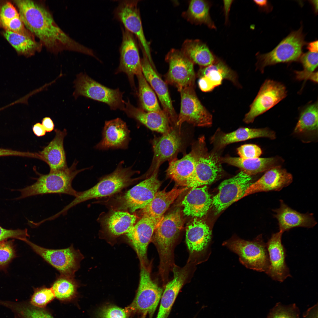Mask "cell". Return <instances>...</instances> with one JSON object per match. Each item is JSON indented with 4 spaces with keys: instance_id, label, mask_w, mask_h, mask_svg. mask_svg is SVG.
I'll return each mask as SVG.
<instances>
[{
    "instance_id": "cell-1",
    "label": "cell",
    "mask_w": 318,
    "mask_h": 318,
    "mask_svg": "<svg viewBox=\"0 0 318 318\" xmlns=\"http://www.w3.org/2000/svg\"><path fill=\"white\" fill-rule=\"evenodd\" d=\"M25 27L50 52L57 53L64 51L76 52L96 58L91 49L73 39L57 25L47 9L30 0L14 1Z\"/></svg>"
},
{
    "instance_id": "cell-2",
    "label": "cell",
    "mask_w": 318,
    "mask_h": 318,
    "mask_svg": "<svg viewBox=\"0 0 318 318\" xmlns=\"http://www.w3.org/2000/svg\"><path fill=\"white\" fill-rule=\"evenodd\" d=\"M183 222L181 210L176 208L163 216L153 233L151 240L159 254V272L163 281L168 280L169 272L174 264V247Z\"/></svg>"
},
{
    "instance_id": "cell-3",
    "label": "cell",
    "mask_w": 318,
    "mask_h": 318,
    "mask_svg": "<svg viewBox=\"0 0 318 318\" xmlns=\"http://www.w3.org/2000/svg\"><path fill=\"white\" fill-rule=\"evenodd\" d=\"M124 161H121L113 172L102 177L94 186L79 192L78 195L60 211L59 213L64 215L72 208L89 200L112 196L134 183L139 178L132 177L139 172L133 170L132 166L124 167Z\"/></svg>"
},
{
    "instance_id": "cell-4",
    "label": "cell",
    "mask_w": 318,
    "mask_h": 318,
    "mask_svg": "<svg viewBox=\"0 0 318 318\" xmlns=\"http://www.w3.org/2000/svg\"><path fill=\"white\" fill-rule=\"evenodd\" d=\"M78 162L75 161L70 167L46 174H39L36 181L24 188L14 190L20 192V196L16 200L30 196L48 194H63L76 197L79 193L73 188L72 183L79 173L92 167L77 170Z\"/></svg>"
},
{
    "instance_id": "cell-5",
    "label": "cell",
    "mask_w": 318,
    "mask_h": 318,
    "mask_svg": "<svg viewBox=\"0 0 318 318\" xmlns=\"http://www.w3.org/2000/svg\"><path fill=\"white\" fill-rule=\"evenodd\" d=\"M158 170L125 193L104 201L111 209L132 213L145 208L158 191L161 182L158 179Z\"/></svg>"
},
{
    "instance_id": "cell-6",
    "label": "cell",
    "mask_w": 318,
    "mask_h": 318,
    "mask_svg": "<svg viewBox=\"0 0 318 318\" xmlns=\"http://www.w3.org/2000/svg\"><path fill=\"white\" fill-rule=\"evenodd\" d=\"M205 138L202 137L192 146L195 158L194 171L187 181L186 186L195 188L210 184L214 181L222 171L220 158L216 154L209 152Z\"/></svg>"
},
{
    "instance_id": "cell-7",
    "label": "cell",
    "mask_w": 318,
    "mask_h": 318,
    "mask_svg": "<svg viewBox=\"0 0 318 318\" xmlns=\"http://www.w3.org/2000/svg\"><path fill=\"white\" fill-rule=\"evenodd\" d=\"M261 234L252 241L233 237L224 241L225 246L238 255L240 262L247 268L265 272L269 265L266 243Z\"/></svg>"
},
{
    "instance_id": "cell-8",
    "label": "cell",
    "mask_w": 318,
    "mask_h": 318,
    "mask_svg": "<svg viewBox=\"0 0 318 318\" xmlns=\"http://www.w3.org/2000/svg\"><path fill=\"white\" fill-rule=\"evenodd\" d=\"M302 29L301 26L298 30L292 31L271 52L257 54V68L263 72L267 66L299 60L302 54L303 47L306 44Z\"/></svg>"
},
{
    "instance_id": "cell-9",
    "label": "cell",
    "mask_w": 318,
    "mask_h": 318,
    "mask_svg": "<svg viewBox=\"0 0 318 318\" xmlns=\"http://www.w3.org/2000/svg\"><path fill=\"white\" fill-rule=\"evenodd\" d=\"M74 83L75 89L73 95L75 99L79 96H83L105 103L112 110L124 111L125 101L122 97L124 92L118 88L107 87L83 73L77 75Z\"/></svg>"
},
{
    "instance_id": "cell-10",
    "label": "cell",
    "mask_w": 318,
    "mask_h": 318,
    "mask_svg": "<svg viewBox=\"0 0 318 318\" xmlns=\"http://www.w3.org/2000/svg\"><path fill=\"white\" fill-rule=\"evenodd\" d=\"M148 264L140 263L139 283L135 297L126 309L130 314L145 313L152 318L160 301L163 289L152 279Z\"/></svg>"
},
{
    "instance_id": "cell-11",
    "label": "cell",
    "mask_w": 318,
    "mask_h": 318,
    "mask_svg": "<svg viewBox=\"0 0 318 318\" xmlns=\"http://www.w3.org/2000/svg\"><path fill=\"white\" fill-rule=\"evenodd\" d=\"M45 261L57 269L60 275L74 278L84 256L73 245L65 249H50L41 247L29 241H24Z\"/></svg>"
},
{
    "instance_id": "cell-12",
    "label": "cell",
    "mask_w": 318,
    "mask_h": 318,
    "mask_svg": "<svg viewBox=\"0 0 318 318\" xmlns=\"http://www.w3.org/2000/svg\"><path fill=\"white\" fill-rule=\"evenodd\" d=\"M165 60L169 66L165 76L166 83L175 86L179 92L185 88L194 87V63L181 50H170L166 56Z\"/></svg>"
},
{
    "instance_id": "cell-13",
    "label": "cell",
    "mask_w": 318,
    "mask_h": 318,
    "mask_svg": "<svg viewBox=\"0 0 318 318\" xmlns=\"http://www.w3.org/2000/svg\"><path fill=\"white\" fill-rule=\"evenodd\" d=\"M180 110L177 126L180 129L185 122L196 126L207 127L212 123V115L202 105L197 96L194 87H189L180 92Z\"/></svg>"
},
{
    "instance_id": "cell-14",
    "label": "cell",
    "mask_w": 318,
    "mask_h": 318,
    "mask_svg": "<svg viewBox=\"0 0 318 318\" xmlns=\"http://www.w3.org/2000/svg\"><path fill=\"white\" fill-rule=\"evenodd\" d=\"M212 232L204 221L195 218L186 229V241L190 258L199 263L207 260L211 252Z\"/></svg>"
},
{
    "instance_id": "cell-15",
    "label": "cell",
    "mask_w": 318,
    "mask_h": 318,
    "mask_svg": "<svg viewBox=\"0 0 318 318\" xmlns=\"http://www.w3.org/2000/svg\"><path fill=\"white\" fill-rule=\"evenodd\" d=\"M251 177L241 171L235 176L220 184L217 194L212 198L216 214L220 213L232 203L243 198L251 184Z\"/></svg>"
},
{
    "instance_id": "cell-16",
    "label": "cell",
    "mask_w": 318,
    "mask_h": 318,
    "mask_svg": "<svg viewBox=\"0 0 318 318\" xmlns=\"http://www.w3.org/2000/svg\"><path fill=\"white\" fill-rule=\"evenodd\" d=\"M139 0L120 1L115 9V17L123 25L125 28L135 35L139 41L151 65L154 66L151 58L149 43L145 36L139 9Z\"/></svg>"
},
{
    "instance_id": "cell-17",
    "label": "cell",
    "mask_w": 318,
    "mask_h": 318,
    "mask_svg": "<svg viewBox=\"0 0 318 318\" xmlns=\"http://www.w3.org/2000/svg\"><path fill=\"white\" fill-rule=\"evenodd\" d=\"M286 95V88L282 84L273 80H266L250 105L244 121L247 123L253 122L257 117L274 107Z\"/></svg>"
},
{
    "instance_id": "cell-18",
    "label": "cell",
    "mask_w": 318,
    "mask_h": 318,
    "mask_svg": "<svg viewBox=\"0 0 318 318\" xmlns=\"http://www.w3.org/2000/svg\"><path fill=\"white\" fill-rule=\"evenodd\" d=\"M122 42L120 49V61L115 74L123 72L127 75L130 85L135 92L136 90L134 76L142 73L141 60L134 35L122 28Z\"/></svg>"
},
{
    "instance_id": "cell-19",
    "label": "cell",
    "mask_w": 318,
    "mask_h": 318,
    "mask_svg": "<svg viewBox=\"0 0 318 318\" xmlns=\"http://www.w3.org/2000/svg\"><path fill=\"white\" fill-rule=\"evenodd\" d=\"M182 143L181 129L177 127H173L162 136L155 137L152 141L154 154L149 173L151 175L164 162L176 158Z\"/></svg>"
},
{
    "instance_id": "cell-20",
    "label": "cell",
    "mask_w": 318,
    "mask_h": 318,
    "mask_svg": "<svg viewBox=\"0 0 318 318\" xmlns=\"http://www.w3.org/2000/svg\"><path fill=\"white\" fill-rule=\"evenodd\" d=\"M196 265L188 260L182 267L173 265V279L165 285L160 299V304L156 318H167L179 292L195 269Z\"/></svg>"
},
{
    "instance_id": "cell-21",
    "label": "cell",
    "mask_w": 318,
    "mask_h": 318,
    "mask_svg": "<svg viewBox=\"0 0 318 318\" xmlns=\"http://www.w3.org/2000/svg\"><path fill=\"white\" fill-rule=\"evenodd\" d=\"M141 60L143 74L157 95L163 108L168 117L171 125L177 127L178 116L173 107L166 82L158 75L150 63L144 51Z\"/></svg>"
},
{
    "instance_id": "cell-22",
    "label": "cell",
    "mask_w": 318,
    "mask_h": 318,
    "mask_svg": "<svg viewBox=\"0 0 318 318\" xmlns=\"http://www.w3.org/2000/svg\"><path fill=\"white\" fill-rule=\"evenodd\" d=\"M283 233L280 231L273 233L266 243L269 265L265 273L273 280L281 282L291 276L285 262L286 251L281 242Z\"/></svg>"
},
{
    "instance_id": "cell-23",
    "label": "cell",
    "mask_w": 318,
    "mask_h": 318,
    "mask_svg": "<svg viewBox=\"0 0 318 318\" xmlns=\"http://www.w3.org/2000/svg\"><path fill=\"white\" fill-rule=\"evenodd\" d=\"M160 220L142 216L126 234L128 241L136 252L140 262L147 264L148 247Z\"/></svg>"
},
{
    "instance_id": "cell-24",
    "label": "cell",
    "mask_w": 318,
    "mask_h": 318,
    "mask_svg": "<svg viewBox=\"0 0 318 318\" xmlns=\"http://www.w3.org/2000/svg\"><path fill=\"white\" fill-rule=\"evenodd\" d=\"M131 140L130 131L126 123L117 118L105 121L102 139L94 147L99 150L127 149Z\"/></svg>"
},
{
    "instance_id": "cell-25",
    "label": "cell",
    "mask_w": 318,
    "mask_h": 318,
    "mask_svg": "<svg viewBox=\"0 0 318 318\" xmlns=\"http://www.w3.org/2000/svg\"><path fill=\"white\" fill-rule=\"evenodd\" d=\"M198 75L199 77L198 86L203 92L212 91L221 85L223 79L230 80L235 84L238 83L235 73L224 61L217 58L212 64L201 67Z\"/></svg>"
},
{
    "instance_id": "cell-26",
    "label": "cell",
    "mask_w": 318,
    "mask_h": 318,
    "mask_svg": "<svg viewBox=\"0 0 318 318\" xmlns=\"http://www.w3.org/2000/svg\"><path fill=\"white\" fill-rule=\"evenodd\" d=\"M292 175L285 169L278 166L266 171L246 190L243 196L258 192L279 191L292 182Z\"/></svg>"
},
{
    "instance_id": "cell-27",
    "label": "cell",
    "mask_w": 318,
    "mask_h": 318,
    "mask_svg": "<svg viewBox=\"0 0 318 318\" xmlns=\"http://www.w3.org/2000/svg\"><path fill=\"white\" fill-rule=\"evenodd\" d=\"M124 111L129 117L134 119L151 130L163 134L168 132L173 127L163 110L146 111L133 106L128 99L125 102Z\"/></svg>"
},
{
    "instance_id": "cell-28",
    "label": "cell",
    "mask_w": 318,
    "mask_h": 318,
    "mask_svg": "<svg viewBox=\"0 0 318 318\" xmlns=\"http://www.w3.org/2000/svg\"><path fill=\"white\" fill-rule=\"evenodd\" d=\"M279 207L273 210L274 217L277 220L279 231L283 233L295 227L312 228L317 223L313 215L302 213L292 208L282 200Z\"/></svg>"
},
{
    "instance_id": "cell-29",
    "label": "cell",
    "mask_w": 318,
    "mask_h": 318,
    "mask_svg": "<svg viewBox=\"0 0 318 318\" xmlns=\"http://www.w3.org/2000/svg\"><path fill=\"white\" fill-rule=\"evenodd\" d=\"M137 219L135 215L127 211L111 210L101 217L100 221L104 233L114 238L127 233Z\"/></svg>"
},
{
    "instance_id": "cell-30",
    "label": "cell",
    "mask_w": 318,
    "mask_h": 318,
    "mask_svg": "<svg viewBox=\"0 0 318 318\" xmlns=\"http://www.w3.org/2000/svg\"><path fill=\"white\" fill-rule=\"evenodd\" d=\"M55 135L49 144L39 153V155L49 165V172L67 168L63 142L67 135L65 129L62 131L56 129Z\"/></svg>"
},
{
    "instance_id": "cell-31",
    "label": "cell",
    "mask_w": 318,
    "mask_h": 318,
    "mask_svg": "<svg viewBox=\"0 0 318 318\" xmlns=\"http://www.w3.org/2000/svg\"><path fill=\"white\" fill-rule=\"evenodd\" d=\"M186 215L201 217L207 213L212 204V198L206 186L192 188L182 203Z\"/></svg>"
},
{
    "instance_id": "cell-32",
    "label": "cell",
    "mask_w": 318,
    "mask_h": 318,
    "mask_svg": "<svg viewBox=\"0 0 318 318\" xmlns=\"http://www.w3.org/2000/svg\"><path fill=\"white\" fill-rule=\"evenodd\" d=\"M220 160L221 163H226L239 168L241 171L250 176L266 171L275 167L281 166L284 162V160L279 157L247 159L226 157L220 158Z\"/></svg>"
},
{
    "instance_id": "cell-33",
    "label": "cell",
    "mask_w": 318,
    "mask_h": 318,
    "mask_svg": "<svg viewBox=\"0 0 318 318\" xmlns=\"http://www.w3.org/2000/svg\"><path fill=\"white\" fill-rule=\"evenodd\" d=\"M260 137L274 139L276 138V134L274 132L267 128L255 129L241 127L229 133L216 134L212 138L211 141L219 149L233 143Z\"/></svg>"
},
{
    "instance_id": "cell-34",
    "label": "cell",
    "mask_w": 318,
    "mask_h": 318,
    "mask_svg": "<svg viewBox=\"0 0 318 318\" xmlns=\"http://www.w3.org/2000/svg\"><path fill=\"white\" fill-rule=\"evenodd\" d=\"M188 188H175L166 192L165 189L158 191L151 202L141 209L142 216L160 220L163 214L177 198Z\"/></svg>"
},
{
    "instance_id": "cell-35",
    "label": "cell",
    "mask_w": 318,
    "mask_h": 318,
    "mask_svg": "<svg viewBox=\"0 0 318 318\" xmlns=\"http://www.w3.org/2000/svg\"><path fill=\"white\" fill-rule=\"evenodd\" d=\"M195 166V158L191 151L180 159L176 158L169 161L167 175L178 185L186 186L194 171Z\"/></svg>"
},
{
    "instance_id": "cell-36",
    "label": "cell",
    "mask_w": 318,
    "mask_h": 318,
    "mask_svg": "<svg viewBox=\"0 0 318 318\" xmlns=\"http://www.w3.org/2000/svg\"><path fill=\"white\" fill-rule=\"evenodd\" d=\"M181 51L194 64L201 67L212 64L217 58L207 44L198 39L186 40Z\"/></svg>"
},
{
    "instance_id": "cell-37",
    "label": "cell",
    "mask_w": 318,
    "mask_h": 318,
    "mask_svg": "<svg viewBox=\"0 0 318 318\" xmlns=\"http://www.w3.org/2000/svg\"><path fill=\"white\" fill-rule=\"evenodd\" d=\"M211 3L206 0H193L189 2L188 8L183 16L190 22L196 24H204L208 28L216 29L210 14Z\"/></svg>"
},
{
    "instance_id": "cell-38",
    "label": "cell",
    "mask_w": 318,
    "mask_h": 318,
    "mask_svg": "<svg viewBox=\"0 0 318 318\" xmlns=\"http://www.w3.org/2000/svg\"><path fill=\"white\" fill-rule=\"evenodd\" d=\"M0 305L10 309L14 318H54L45 308L35 307L29 301L13 302L0 299Z\"/></svg>"
},
{
    "instance_id": "cell-39",
    "label": "cell",
    "mask_w": 318,
    "mask_h": 318,
    "mask_svg": "<svg viewBox=\"0 0 318 318\" xmlns=\"http://www.w3.org/2000/svg\"><path fill=\"white\" fill-rule=\"evenodd\" d=\"M3 35L17 52L24 55L31 56L42 49V44L36 41L34 38L8 30L4 32Z\"/></svg>"
},
{
    "instance_id": "cell-40",
    "label": "cell",
    "mask_w": 318,
    "mask_h": 318,
    "mask_svg": "<svg viewBox=\"0 0 318 318\" xmlns=\"http://www.w3.org/2000/svg\"><path fill=\"white\" fill-rule=\"evenodd\" d=\"M79 284L74 278L60 275L51 287L55 298L63 302L73 301L77 297Z\"/></svg>"
},
{
    "instance_id": "cell-41",
    "label": "cell",
    "mask_w": 318,
    "mask_h": 318,
    "mask_svg": "<svg viewBox=\"0 0 318 318\" xmlns=\"http://www.w3.org/2000/svg\"><path fill=\"white\" fill-rule=\"evenodd\" d=\"M137 77L138 84V97L141 108L148 112L162 111L155 92L143 73Z\"/></svg>"
},
{
    "instance_id": "cell-42",
    "label": "cell",
    "mask_w": 318,
    "mask_h": 318,
    "mask_svg": "<svg viewBox=\"0 0 318 318\" xmlns=\"http://www.w3.org/2000/svg\"><path fill=\"white\" fill-rule=\"evenodd\" d=\"M318 111L317 102L305 107L300 113L294 132L299 133L317 130Z\"/></svg>"
},
{
    "instance_id": "cell-43",
    "label": "cell",
    "mask_w": 318,
    "mask_h": 318,
    "mask_svg": "<svg viewBox=\"0 0 318 318\" xmlns=\"http://www.w3.org/2000/svg\"><path fill=\"white\" fill-rule=\"evenodd\" d=\"M299 60L304 70L295 71L297 79L299 80H310L317 83V72L314 71L318 66V53L308 52L302 54Z\"/></svg>"
},
{
    "instance_id": "cell-44",
    "label": "cell",
    "mask_w": 318,
    "mask_h": 318,
    "mask_svg": "<svg viewBox=\"0 0 318 318\" xmlns=\"http://www.w3.org/2000/svg\"><path fill=\"white\" fill-rule=\"evenodd\" d=\"M55 298L51 288L45 286L34 288L29 303L33 306L39 308H45Z\"/></svg>"
},
{
    "instance_id": "cell-45",
    "label": "cell",
    "mask_w": 318,
    "mask_h": 318,
    "mask_svg": "<svg viewBox=\"0 0 318 318\" xmlns=\"http://www.w3.org/2000/svg\"><path fill=\"white\" fill-rule=\"evenodd\" d=\"M130 314L125 309L113 304H108L99 309L97 318H129Z\"/></svg>"
},
{
    "instance_id": "cell-46",
    "label": "cell",
    "mask_w": 318,
    "mask_h": 318,
    "mask_svg": "<svg viewBox=\"0 0 318 318\" xmlns=\"http://www.w3.org/2000/svg\"><path fill=\"white\" fill-rule=\"evenodd\" d=\"M299 313L294 304L285 306L278 304L272 309L267 318H298Z\"/></svg>"
},
{
    "instance_id": "cell-47",
    "label": "cell",
    "mask_w": 318,
    "mask_h": 318,
    "mask_svg": "<svg viewBox=\"0 0 318 318\" xmlns=\"http://www.w3.org/2000/svg\"><path fill=\"white\" fill-rule=\"evenodd\" d=\"M0 25L6 30L34 38V35L25 27L20 16L8 21L1 22L0 23Z\"/></svg>"
},
{
    "instance_id": "cell-48",
    "label": "cell",
    "mask_w": 318,
    "mask_h": 318,
    "mask_svg": "<svg viewBox=\"0 0 318 318\" xmlns=\"http://www.w3.org/2000/svg\"><path fill=\"white\" fill-rule=\"evenodd\" d=\"M15 256V251L11 242L4 241L0 242V268L6 265Z\"/></svg>"
},
{
    "instance_id": "cell-49",
    "label": "cell",
    "mask_w": 318,
    "mask_h": 318,
    "mask_svg": "<svg viewBox=\"0 0 318 318\" xmlns=\"http://www.w3.org/2000/svg\"><path fill=\"white\" fill-rule=\"evenodd\" d=\"M237 151L240 158L245 159L259 158L262 153L261 148L253 144L242 145L237 148Z\"/></svg>"
},
{
    "instance_id": "cell-50",
    "label": "cell",
    "mask_w": 318,
    "mask_h": 318,
    "mask_svg": "<svg viewBox=\"0 0 318 318\" xmlns=\"http://www.w3.org/2000/svg\"><path fill=\"white\" fill-rule=\"evenodd\" d=\"M29 236L27 229L9 230L0 226V242L9 238H14L24 241Z\"/></svg>"
},
{
    "instance_id": "cell-51",
    "label": "cell",
    "mask_w": 318,
    "mask_h": 318,
    "mask_svg": "<svg viewBox=\"0 0 318 318\" xmlns=\"http://www.w3.org/2000/svg\"><path fill=\"white\" fill-rule=\"evenodd\" d=\"M19 16L15 8L9 2L4 3L0 8V23Z\"/></svg>"
},
{
    "instance_id": "cell-52",
    "label": "cell",
    "mask_w": 318,
    "mask_h": 318,
    "mask_svg": "<svg viewBox=\"0 0 318 318\" xmlns=\"http://www.w3.org/2000/svg\"><path fill=\"white\" fill-rule=\"evenodd\" d=\"M42 124L46 132L52 131L54 128V124L51 119L49 117L44 118L42 121Z\"/></svg>"
},
{
    "instance_id": "cell-53",
    "label": "cell",
    "mask_w": 318,
    "mask_h": 318,
    "mask_svg": "<svg viewBox=\"0 0 318 318\" xmlns=\"http://www.w3.org/2000/svg\"><path fill=\"white\" fill-rule=\"evenodd\" d=\"M32 130L34 133L38 137H41L45 135L46 131L41 123L37 122L33 126Z\"/></svg>"
},
{
    "instance_id": "cell-54",
    "label": "cell",
    "mask_w": 318,
    "mask_h": 318,
    "mask_svg": "<svg viewBox=\"0 0 318 318\" xmlns=\"http://www.w3.org/2000/svg\"><path fill=\"white\" fill-rule=\"evenodd\" d=\"M254 2L262 10L266 12L271 11V4L267 0H261L254 1Z\"/></svg>"
},
{
    "instance_id": "cell-55",
    "label": "cell",
    "mask_w": 318,
    "mask_h": 318,
    "mask_svg": "<svg viewBox=\"0 0 318 318\" xmlns=\"http://www.w3.org/2000/svg\"><path fill=\"white\" fill-rule=\"evenodd\" d=\"M233 0H224L223 1V10L225 17V23L228 21L229 11Z\"/></svg>"
},
{
    "instance_id": "cell-56",
    "label": "cell",
    "mask_w": 318,
    "mask_h": 318,
    "mask_svg": "<svg viewBox=\"0 0 318 318\" xmlns=\"http://www.w3.org/2000/svg\"><path fill=\"white\" fill-rule=\"evenodd\" d=\"M317 307L314 306L308 311L305 318H317Z\"/></svg>"
},
{
    "instance_id": "cell-57",
    "label": "cell",
    "mask_w": 318,
    "mask_h": 318,
    "mask_svg": "<svg viewBox=\"0 0 318 318\" xmlns=\"http://www.w3.org/2000/svg\"><path fill=\"white\" fill-rule=\"evenodd\" d=\"M318 47L317 40L309 42L307 44V48L311 52H317Z\"/></svg>"
},
{
    "instance_id": "cell-58",
    "label": "cell",
    "mask_w": 318,
    "mask_h": 318,
    "mask_svg": "<svg viewBox=\"0 0 318 318\" xmlns=\"http://www.w3.org/2000/svg\"><path fill=\"white\" fill-rule=\"evenodd\" d=\"M317 1H311V2L312 4L313 5L314 9L315 11L317 12V1Z\"/></svg>"
},
{
    "instance_id": "cell-59",
    "label": "cell",
    "mask_w": 318,
    "mask_h": 318,
    "mask_svg": "<svg viewBox=\"0 0 318 318\" xmlns=\"http://www.w3.org/2000/svg\"><path fill=\"white\" fill-rule=\"evenodd\" d=\"M146 314H142L141 316L139 318H145L146 315Z\"/></svg>"
}]
</instances>
